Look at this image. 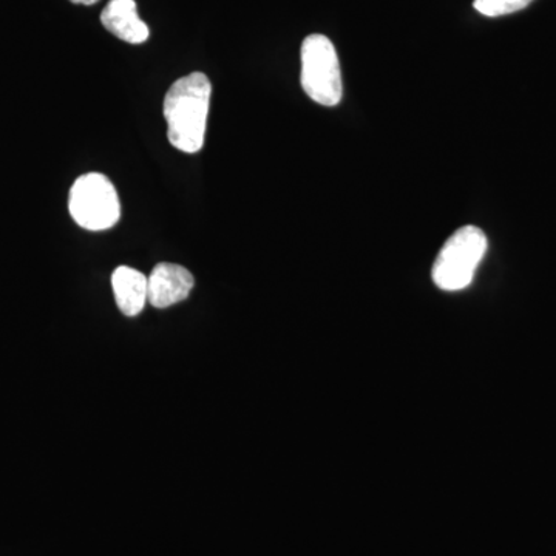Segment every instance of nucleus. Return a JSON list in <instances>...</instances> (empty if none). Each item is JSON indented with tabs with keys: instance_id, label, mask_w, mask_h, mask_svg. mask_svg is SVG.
Here are the masks:
<instances>
[{
	"instance_id": "9",
	"label": "nucleus",
	"mask_w": 556,
	"mask_h": 556,
	"mask_svg": "<svg viewBox=\"0 0 556 556\" xmlns=\"http://www.w3.org/2000/svg\"><path fill=\"white\" fill-rule=\"evenodd\" d=\"M73 3H80V5H94V3L100 2V0H70Z\"/></svg>"
},
{
	"instance_id": "2",
	"label": "nucleus",
	"mask_w": 556,
	"mask_h": 556,
	"mask_svg": "<svg viewBox=\"0 0 556 556\" xmlns=\"http://www.w3.org/2000/svg\"><path fill=\"white\" fill-rule=\"evenodd\" d=\"M489 241L477 226L456 230L442 247L431 277L442 291L456 292L470 287L475 274L485 257Z\"/></svg>"
},
{
	"instance_id": "5",
	"label": "nucleus",
	"mask_w": 556,
	"mask_h": 556,
	"mask_svg": "<svg viewBox=\"0 0 556 556\" xmlns=\"http://www.w3.org/2000/svg\"><path fill=\"white\" fill-rule=\"evenodd\" d=\"M195 280L185 266L160 263L148 277V300L153 308L166 309L189 298Z\"/></svg>"
},
{
	"instance_id": "8",
	"label": "nucleus",
	"mask_w": 556,
	"mask_h": 556,
	"mask_svg": "<svg viewBox=\"0 0 556 556\" xmlns=\"http://www.w3.org/2000/svg\"><path fill=\"white\" fill-rule=\"evenodd\" d=\"M533 0H475L473 7L486 17L507 16L525 10Z\"/></svg>"
},
{
	"instance_id": "3",
	"label": "nucleus",
	"mask_w": 556,
	"mask_h": 556,
	"mask_svg": "<svg viewBox=\"0 0 556 556\" xmlns=\"http://www.w3.org/2000/svg\"><path fill=\"white\" fill-rule=\"evenodd\" d=\"M303 90L324 108H336L343 97L342 70L334 43L324 35H309L302 43Z\"/></svg>"
},
{
	"instance_id": "4",
	"label": "nucleus",
	"mask_w": 556,
	"mask_h": 556,
	"mask_svg": "<svg viewBox=\"0 0 556 556\" xmlns=\"http://www.w3.org/2000/svg\"><path fill=\"white\" fill-rule=\"evenodd\" d=\"M68 211L80 228L91 232L108 230L121 218L118 192L105 175H83L70 189Z\"/></svg>"
},
{
	"instance_id": "7",
	"label": "nucleus",
	"mask_w": 556,
	"mask_h": 556,
	"mask_svg": "<svg viewBox=\"0 0 556 556\" xmlns=\"http://www.w3.org/2000/svg\"><path fill=\"white\" fill-rule=\"evenodd\" d=\"M113 294L121 313L135 317L144 309L148 300V277L129 266H119L112 276Z\"/></svg>"
},
{
	"instance_id": "1",
	"label": "nucleus",
	"mask_w": 556,
	"mask_h": 556,
	"mask_svg": "<svg viewBox=\"0 0 556 556\" xmlns=\"http://www.w3.org/2000/svg\"><path fill=\"white\" fill-rule=\"evenodd\" d=\"M211 97L212 84L204 73L193 72L172 84L163 112L167 138L175 149L186 153L203 149Z\"/></svg>"
},
{
	"instance_id": "6",
	"label": "nucleus",
	"mask_w": 556,
	"mask_h": 556,
	"mask_svg": "<svg viewBox=\"0 0 556 556\" xmlns=\"http://www.w3.org/2000/svg\"><path fill=\"white\" fill-rule=\"evenodd\" d=\"M101 22L105 30L127 43H144L149 39L148 24L139 17L135 0H110L102 10Z\"/></svg>"
}]
</instances>
